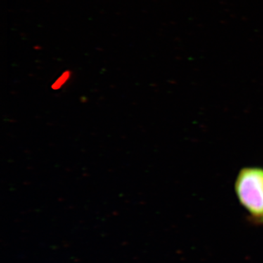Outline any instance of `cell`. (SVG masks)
Masks as SVG:
<instances>
[{
    "instance_id": "6da1fadb",
    "label": "cell",
    "mask_w": 263,
    "mask_h": 263,
    "mask_svg": "<svg viewBox=\"0 0 263 263\" xmlns=\"http://www.w3.org/2000/svg\"><path fill=\"white\" fill-rule=\"evenodd\" d=\"M238 200L253 218L259 222L263 219V169L245 167L240 171L235 184Z\"/></svg>"
},
{
    "instance_id": "7a4b0ae2",
    "label": "cell",
    "mask_w": 263,
    "mask_h": 263,
    "mask_svg": "<svg viewBox=\"0 0 263 263\" xmlns=\"http://www.w3.org/2000/svg\"><path fill=\"white\" fill-rule=\"evenodd\" d=\"M259 222L262 223V224H263V219H262V220H261L260 221H259Z\"/></svg>"
}]
</instances>
